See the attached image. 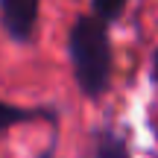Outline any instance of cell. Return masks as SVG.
<instances>
[{"label": "cell", "mask_w": 158, "mask_h": 158, "mask_svg": "<svg viewBox=\"0 0 158 158\" xmlns=\"http://www.w3.org/2000/svg\"><path fill=\"white\" fill-rule=\"evenodd\" d=\"M126 6H129V0H91V15L100 18L102 23H108V27H111L114 21H120V18H123Z\"/></svg>", "instance_id": "cell-5"}, {"label": "cell", "mask_w": 158, "mask_h": 158, "mask_svg": "<svg viewBox=\"0 0 158 158\" xmlns=\"http://www.w3.org/2000/svg\"><path fill=\"white\" fill-rule=\"evenodd\" d=\"M50 123L53 129H59V108L56 106H12V102L0 100V132H9L15 126H27V123Z\"/></svg>", "instance_id": "cell-3"}, {"label": "cell", "mask_w": 158, "mask_h": 158, "mask_svg": "<svg viewBox=\"0 0 158 158\" xmlns=\"http://www.w3.org/2000/svg\"><path fill=\"white\" fill-rule=\"evenodd\" d=\"M41 0H0V27L15 44H32L38 35Z\"/></svg>", "instance_id": "cell-2"}, {"label": "cell", "mask_w": 158, "mask_h": 158, "mask_svg": "<svg viewBox=\"0 0 158 158\" xmlns=\"http://www.w3.org/2000/svg\"><path fill=\"white\" fill-rule=\"evenodd\" d=\"M149 82L158 85V47L152 50V56H149Z\"/></svg>", "instance_id": "cell-6"}, {"label": "cell", "mask_w": 158, "mask_h": 158, "mask_svg": "<svg viewBox=\"0 0 158 158\" xmlns=\"http://www.w3.org/2000/svg\"><path fill=\"white\" fill-rule=\"evenodd\" d=\"M68 59L79 94L88 100H100L111 88L114 68L108 23H102L94 15H79L68 32Z\"/></svg>", "instance_id": "cell-1"}, {"label": "cell", "mask_w": 158, "mask_h": 158, "mask_svg": "<svg viewBox=\"0 0 158 158\" xmlns=\"http://www.w3.org/2000/svg\"><path fill=\"white\" fill-rule=\"evenodd\" d=\"M88 158H132L129 141L114 126H100L94 132V143H91Z\"/></svg>", "instance_id": "cell-4"}]
</instances>
